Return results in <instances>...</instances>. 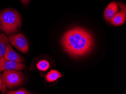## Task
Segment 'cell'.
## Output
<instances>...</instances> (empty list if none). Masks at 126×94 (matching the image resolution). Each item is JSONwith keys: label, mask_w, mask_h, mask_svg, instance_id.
<instances>
[{"label": "cell", "mask_w": 126, "mask_h": 94, "mask_svg": "<svg viewBox=\"0 0 126 94\" xmlns=\"http://www.w3.org/2000/svg\"><path fill=\"white\" fill-rule=\"evenodd\" d=\"M61 43L63 51L71 57L79 58L90 54L94 46L92 34L83 28L76 27L65 33Z\"/></svg>", "instance_id": "cell-1"}, {"label": "cell", "mask_w": 126, "mask_h": 94, "mask_svg": "<svg viewBox=\"0 0 126 94\" xmlns=\"http://www.w3.org/2000/svg\"><path fill=\"white\" fill-rule=\"evenodd\" d=\"M21 26V16L15 10L7 9L0 13V29L8 35L18 31Z\"/></svg>", "instance_id": "cell-2"}, {"label": "cell", "mask_w": 126, "mask_h": 94, "mask_svg": "<svg viewBox=\"0 0 126 94\" xmlns=\"http://www.w3.org/2000/svg\"><path fill=\"white\" fill-rule=\"evenodd\" d=\"M3 83L10 88H15L22 84L23 78L20 72L16 70H5L2 77Z\"/></svg>", "instance_id": "cell-3"}, {"label": "cell", "mask_w": 126, "mask_h": 94, "mask_svg": "<svg viewBox=\"0 0 126 94\" xmlns=\"http://www.w3.org/2000/svg\"><path fill=\"white\" fill-rule=\"evenodd\" d=\"M11 45L23 53L28 51V44L25 37L22 33H18L11 36L8 38Z\"/></svg>", "instance_id": "cell-4"}, {"label": "cell", "mask_w": 126, "mask_h": 94, "mask_svg": "<svg viewBox=\"0 0 126 94\" xmlns=\"http://www.w3.org/2000/svg\"><path fill=\"white\" fill-rule=\"evenodd\" d=\"M25 69V65L23 64L6 59L5 57H2L0 61V71L5 70L21 71Z\"/></svg>", "instance_id": "cell-5"}, {"label": "cell", "mask_w": 126, "mask_h": 94, "mask_svg": "<svg viewBox=\"0 0 126 94\" xmlns=\"http://www.w3.org/2000/svg\"><path fill=\"white\" fill-rule=\"evenodd\" d=\"M117 4L115 2H112L108 5L105 10L104 17L107 22H110L118 10Z\"/></svg>", "instance_id": "cell-6"}, {"label": "cell", "mask_w": 126, "mask_h": 94, "mask_svg": "<svg viewBox=\"0 0 126 94\" xmlns=\"http://www.w3.org/2000/svg\"><path fill=\"white\" fill-rule=\"evenodd\" d=\"M5 57L6 59L17 62H22L24 61L23 58L19 54L15 52L10 43L7 47V51L5 55Z\"/></svg>", "instance_id": "cell-7"}, {"label": "cell", "mask_w": 126, "mask_h": 94, "mask_svg": "<svg viewBox=\"0 0 126 94\" xmlns=\"http://www.w3.org/2000/svg\"><path fill=\"white\" fill-rule=\"evenodd\" d=\"M125 21L126 14L122 10L116 13L110 21V24L113 26H118L124 24Z\"/></svg>", "instance_id": "cell-8"}, {"label": "cell", "mask_w": 126, "mask_h": 94, "mask_svg": "<svg viewBox=\"0 0 126 94\" xmlns=\"http://www.w3.org/2000/svg\"><path fill=\"white\" fill-rule=\"evenodd\" d=\"M9 44L8 38L3 33L0 35V61L2 57H5L7 47Z\"/></svg>", "instance_id": "cell-9"}, {"label": "cell", "mask_w": 126, "mask_h": 94, "mask_svg": "<svg viewBox=\"0 0 126 94\" xmlns=\"http://www.w3.org/2000/svg\"><path fill=\"white\" fill-rule=\"evenodd\" d=\"M62 76V75L58 71L56 70H51L45 76V79L48 82H52Z\"/></svg>", "instance_id": "cell-10"}, {"label": "cell", "mask_w": 126, "mask_h": 94, "mask_svg": "<svg viewBox=\"0 0 126 94\" xmlns=\"http://www.w3.org/2000/svg\"><path fill=\"white\" fill-rule=\"evenodd\" d=\"M49 66L50 65L48 62L45 60L40 61L37 65L38 69L43 71H45L48 70L49 68Z\"/></svg>", "instance_id": "cell-11"}, {"label": "cell", "mask_w": 126, "mask_h": 94, "mask_svg": "<svg viewBox=\"0 0 126 94\" xmlns=\"http://www.w3.org/2000/svg\"><path fill=\"white\" fill-rule=\"evenodd\" d=\"M8 94H31L29 92H28L24 88H20L15 91H8Z\"/></svg>", "instance_id": "cell-12"}, {"label": "cell", "mask_w": 126, "mask_h": 94, "mask_svg": "<svg viewBox=\"0 0 126 94\" xmlns=\"http://www.w3.org/2000/svg\"><path fill=\"white\" fill-rule=\"evenodd\" d=\"M118 4H119V6L120 7V8L122 9V10H124H124L125 13L126 14V10L124 9V8H126V6H125V5L122 3H119Z\"/></svg>", "instance_id": "cell-13"}, {"label": "cell", "mask_w": 126, "mask_h": 94, "mask_svg": "<svg viewBox=\"0 0 126 94\" xmlns=\"http://www.w3.org/2000/svg\"><path fill=\"white\" fill-rule=\"evenodd\" d=\"M24 4H26L30 0H20Z\"/></svg>", "instance_id": "cell-14"}, {"label": "cell", "mask_w": 126, "mask_h": 94, "mask_svg": "<svg viewBox=\"0 0 126 94\" xmlns=\"http://www.w3.org/2000/svg\"><path fill=\"white\" fill-rule=\"evenodd\" d=\"M2 79L1 77H0V82H2Z\"/></svg>", "instance_id": "cell-15"}]
</instances>
